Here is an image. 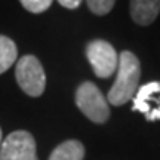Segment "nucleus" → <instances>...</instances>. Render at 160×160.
Returning a JSON list of instances; mask_svg holds the SVG:
<instances>
[{
	"label": "nucleus",
	"mask_w": 160,
	"mask_h": 160,
	"mask_svg": "<svg viewBox=\"0 0 160 160\" xmlns=\"http://www.w3.org/2000/svg\"><path fill=\"white\" fill-rule=\"evenodd\" d=\"M132 108L142 113L148 122L160 120V82H150L141 86L133 95Z\"/></svg>",
	"instance_id": "6"
},
{
	"label": "nucleus",
	"mask_w": 160,
	"mask_h": 160,
	"mask_svg": "<svg viewBox=\"0 0 160 160\" xmlns=\"http://www.w3.org/2000/svg\"><path fill=\"white\" fill-rule=\"evenodd\" d=\"M160 13V0H131V17L139 25H150Z\"/></svg>",
	"instance_id": "7"
},
{
	"label": "nucleus",
	"mask_w": 160,
	"mask_h": 160,
	"mask_svg": "<svg viewBox=\"0 0 160 160\" xmlns=\"http://www.w3.org/2000/svg\"><path fill=\"white\" fill-rule=\"evenodd\" d=\"M85 157V147L80 141L70 139L52 151L49 160H83Z\"/></svg>",
	"instance_id": "8"
},
{
	"label": "nucleus",
	"mask_w": 160,
	"mask_h": 160,
	"mask_svg": "<svg viewBox=\"0 0 160 160\" xmlns=\"http://www.w3.org/2000/svg\"><path fill=\"white\" fill-rule=\"evenodd\" d=\"M0 145H2V129H0Z\"/></svg>",
	"instance_id": "13"
},
{
	"label": "nucleus",
	"mask_w": 160,
	"mask_h": 160,
	"mask_svg": "<svg viewBox=\"0 0 160 160\" xmlns=\"http://www.w3.org/2000/svg\"><path fill=\"white\" fill-rule=\"evenodd\" d=\"M76 104L80 111L93 123H105L110 117L108 102L97 86L85 82L76 92Z\"/></svg>",
	"instance_id": "2"
},
{
	"label": "nucleus",
	"mask_w": 160,
	"mask_h": 160,
	"mask_svg": "<svg viewBox=\"0 0 160 160\" xmlns=\"http://www.w3.org/2000/svg\"><path fill=\"white\" fill-rule=\"evenodd\" d=\"M0 160H39L33 135L27 131L12 132L5 141H2Z\"/></svg>",
	"instance_id": "5"
},
{
	"label": "nucleus",
	"mask_w": 160,
	"mask_h": 160,
	"mask_svg": "<svg viewBox=\"0 0 160 160\" xmlns=\"http://www.w3.org/2000/svg\"><path fill=\"white\" fill-rule=\"evenodd\" d=\"M19 2H21V5L28 12L42 13V12L48 11V9L51 8L53 0H19Z\"/></svg>",
	"instance_id": "11"
},
{
	"label": "nucleus",
	"mask_w": 160,
	"mask_h": 160,
	"mask_svg": "<svg viewBox=\"0 0 160 160\" xmlns=\"http://www.w3.org/2000/svg\"><path fill=\"white\" fill-rule=\"evenodd\" d=\"M58 3L64 8H67V9H76L80 6L82 0H58Z\"/></svg>",
	"instance_id": "12"
},
{
	"label": "nucleus",
	"mask_w": 160,
	"mask_h": 160,
	"mask_svg": "<svg viewBox=\"0 0 160 160\" xmlns=\"http://www.w3.org/2000/svg\"><path fill=\"white\" fill-rule=\"evenodd\" d=\"M141 77V67L138 58L129 51L122 52L117 64V77L114 85L108 91L107 99L113 105H123L131 101L138 91V83Z\"/></svg>",
	"instance_id": "1"
},
{
	"label": "nucleus",
	"mask_w": 160,
	"mask_h": 160,
	"mask_svg": "<svg viewBox=\"0 0 160 160\" xmlns=\"http://www.w3.org/2000/svg\"><path fill=\"white\" fill-rule=\"evenodd\" d=\"M15 76L19 88L30 97H40L46 86V76L42 64L34 55H25L17 62Z\"/></svg>",
	"instance_id": "3"
},
{
	"label": "nucleus",
	"mask_w": 160,
	"mask_h": 160,
	"mask_svg": "<svg viewBox=\"0 0 160 160\" xmlns=\"http://www.w3.org/2000/svg\"><path fill=\"white\" fill-rule=\"evenodd\" d=\"M86 57L93 73L99 79H107L113 74L119 64V55L114 48L105 40H93L86 48Z\"/></svg>",
	"instance_id": "4"
},
{
	"label": "nucleus",
	"mask_w": 160,
	"mask_h": 160,
	"mask_svg": "<svg viewBox=\"0 0 160 160\" xmlns=\"http://www.w3.org/2000/svg\"><path fill=\"white\" fill-rule=\"evenodd\" d=\"M114 2L116 0H86L88 8L95 15H105V13H108L113 9Z\"/></svg>",
	"instance_id": "10"
},
{
	"label": "nucleus",
	"mask_w": 160,
	"mask_h": 160,
	"mask_svg": "<svg viewBox=\"0 0 160 160\" xmlns=\"http://www.w3.org/2000/svg\"><path fill=\"white\" fill-rule=\"evenodd\" d=\"M17 45L9 37L0 34V74L5 73L17 61Z\"/></svg>",
	"instance_id": "9"
}]
</instances>
